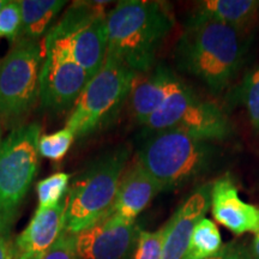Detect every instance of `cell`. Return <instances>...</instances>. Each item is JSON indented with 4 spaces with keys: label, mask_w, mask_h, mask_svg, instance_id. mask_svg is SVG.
<instances>
[{
    "label": "cell",
    "mask_w": 259,
    "mask_h": 259,
    "mask_svg": "<svg viewBox=\"0 0 259 259\" xmlns=\"http://www.w3.org/2000/svg\"><path fill=\"white\" fill-rule=\"evenodd\" d=\"M40 124L18 125L0 145V236L8 240L38 169Z\"/></svg>",
    "instance_id": "cell-5"
},
{
    "label": "cell",
    "mask_w": 259,
    "mask_h": 259,
    "mask_svg": "<svg viewBox=\"0 0 259 259\" xmlns=\"http://www.w3.org/2000/svg\"><path fill=\"white\" fill-rule=\"evenodd\" d=\"M21 25V4L16 0H6L5 5L0 10V38H8L14 44L17 42Z\"/></svg>",
    "instance_id": "cell-25"
},
{
    "label": "cell",
    "mask_w": 259,
    "mask_h": 259,
    "mask_svg": "<svg viewBox=\"0 0 259 259\" xmlns=\"http://www.w3.org/2000/svg\"><path fill=\"white\" fill-rule=\"evenodd\" d=\"M239 97L246 108L248 121L259 134V66L246 73L239 88Z\"/></svg>",
    "instance_id": "cell-22"
},
{
    "label": "cell",
    "mask_w": 259,
    "mask_h": 259,
    "mask_svg": "<svg viewBox=\"0 0 259 259\" xmlns=\"http://www.w3.org/2000/svg\"><path fill=\"white\" fill-rule=\"evenodd\" d=\"M105 3L74 2L66 9L56 25L51 27L45 35L41 47L45 53L58 41L69 38L92 23L99 16L106 14Z\"/></svg>",
    "instance_id": "cell-18"
},
{
    "label": "cell",
    "mask_w": 259,
    "mask_h": 259,
    "mask_svg": "<svg viewBox=\"0 0 259 259\" xmlns=\"http://www.w3.org/2000/svg\"><path fill=\"white\" fill-rule=\"evenodd\" d=\"M141 229L114 213L74 234L78 259H132Z\"/></svg>",
    "instance_id": "cell-10"
},
{
    "label": "cell",
    "mask_w": 259,
    "mask_h": 259,
    "mask_svg": "<svg viewBox=\"0 0 259 259\" xmlns=\"http://www.w3.org/2000/svg\"><path fill=\"white\" fill-rule=\"evenodd\" d=\"M136 74L120 60L108 54L102 69L79 95L66 127L77 138H84L114 121L128 100Z\"/></svg>",
    "instance_id": "cell-6"
},
{
    "label": "cell",
    "mask_w": 259,
    "mask_h": 259,
    "mask_svg": "<svg viewBox=\"0 0 259 259\" xmlns=\"http://www.w3.org/2000/svg\"><path fill=\"white\" fill-rule=\"evenodd\" d=\"M2 120H0V145H2V143H3V127H2Z\"/></svg>",
    "instance_id": "cell-30"
},
{
    "label": "cell",
    "mask_w": 259,
    "mask_h": 259,
    "mask_svg": "<svg viewBox=\"0 0 259 259\" xmlns=\"http://www.w3.org/2000/svg\"><path fill=\"white\" fill-rule=\"evenodd\" d=\"M42 259H78L74 245V234L64 232L51 251Z\"/></svg>",
    "instance_id": "cell-26"
},
{
    "label": "cell",
    "mask_w": 259,
    "mask_h": 259,
    "mask_svg": "<svg viewBox=\"0 0 259 259\" xmlns=\"http://www.w3.org/2000/svg\"><path fill=\"white\" fill-rule=\"evenodd\" d=\"M0 259H11V246L2 236H0Z\"/></svg>",
    "instance_id": "cell-28"
},
{
    "label": "cell",
    "mask_w": 259,
    "mask_h": 259,
    "mask_svg": "<svg viewBox=\"0 0 259 259\" xmlns=\"http://www.w3.org/2000/svg\"><path fill=\"white\" fill-rule=\"evenodd\" d=\"M194 15L219 22L245 32L259 16L258 0H203L197 3Z\"/></svg>",
    "instance_id": "cell-17"
},
{
    "label": "cell",
    "mask_w": 259,
    "mask_h": 259,
    "mask_svg": "<svg viewBox=\"0 0 259 259\" xmlns=\"http://www.w3.org/2000/svg\"><path fill=\"white\" fill-rule=\"evenodd\" d=\"M211 212L215 221L235 235L259 231V206L241 199L238 186L231 176L212 183Z\"/></svg>",
    "instance_id": "cell-13"
},
{
    "label": "cell",
    "mask_w": 259,
    "mask_h": 259,
    "mask_svg": "<svg viewBox=\"0 0 259 259\" xmlns=\"http://www.w3.org/2000/svg\"><path fill=\"white\" fill-rule=\"evenodd\" d=\"M218 150L203 141L176 130L148 135L136 160L157 181L162 191L186 185L212 167Z\"/></svg>",
    "instance_id": "cell-4"
},
{
    "label": "cell",
    "mask_w": 259,
    "mask_h": 259,
    "mask_svg": "<svg viewBox=\"0 0 259 259\" xmlns=\"http://www.w3.org/2000/svg\"><path fill=\"white\" fill-rule=\"evenodd\" d=\"M44 52L37 41L18 40L0 61V120L18 126L38 100Z\"/></svg>",
    "instance_id": "cell-8"
},
{
    "label": "cell",
    "mask_w": 259,
    "mask_h": 259,
    "mask_svg": "<svg viewBox=\"0 0 259 259\" xmlns=\"http://www.w3.org/2000/svg\"><path fill=\"white\" fill-rule=\"evenodd\" d=\"M130 154L126 144L109 149L74 178L66 197L65 232L77 234L111 215Z\"/></svg>",
    "instance_id": "cell-3"
},
{
    "label": "cell",
    "mask_w": 259,
    "mask_h": 259,
    "mask_svg": "<svg viewBox=\"0 0 259 259\" xmlns=\"http://www.w3.org/2000/svg\"><path fill=\"white\" fill-rule=\"evenodd\" d=\"M179 82L176 73L163 64H157L147 72L136 74L127 100L136 121L143 124L160 108Z\"/></svg>",
    "instance_id": "cell-14"
},
{
    "label": "cell",
    "mask_w": 259,
    "mask_h": 259,
    "mask_svg": "<svg viewBox=\"0 0 259 259\" xmlns=\"http://www.w3.org/2000/svg\"><path fill=\"white\" fill-rule=\"evenodd\" d=\"M106 16L103 14L69 38L61 40L74 61L92 79L102 69L108 56V35Z\"/></svg>",
    "instance_id": "cell-16"
},
{
    "label": "cell",
    "mask_w": 259,
    "mask_h": 259,
    "mask_svg": "<svg viewBox=\"0 0 259 259\" xmlns=\"http://www.w3.org/2000/svg\"><path fill=\"white\" fill-rule=\"evenodd\" d=\"M66 197L57 206L36 210L11 246V259H42L65 232Z\"/></svg>",
    "instance_id": "cell-12"
},
{
    "label": "cell",
    "mask_w": 259,
    "mask_h": 259,
    "mask_svg": "<svg viewBox=\"0 0 259 259\" xmlns=\"http://www.w3.org/2000/svg\"><path fill=\"white\" fill-rule=\"evenodd\" d=\"M222 246V236L219 227L211 220L204 218L194 228L184 259L209 258L218 253Z\"/></svg>",
    "instance_id": "cell-20"
},
{
    "label": "cell",
    "mask_w": 259,
    "mask_h": 259,
    "mask_svg": "<svg viewBox=\"0 0 259 259\" xmlns=\"http://www.w3.org/2000/svg\"><path fill=\"white\" fill-rule=\"evenodd\" d=\"M164 233H166L164 225L154 232L141 229L132 259H162Z\"/></svg>",
    "instance_id": "cell-24"
},
{
    "label": "cell",
    "mask_w": 259,
    "mask_h": 259,
    "mask_svg": "<svg viewBox=\"0 0 259 259\" xmlns=\"http://www.w3.org/2000/svg\"><path fill=\"white\" fill-rule=\"evenodd\" d=\"M160 192L162 189L157 181L135 158L122 174L112 213L126 221L136 222L139 213Z\"/></svg>",
    "instance_id": "cell-15"
},
{
    "label": "cell",
    "mask_w": 259,
    "mask_h": 259,
    "mask_svg": "<svg viewBox=\"0 0 259 259\" xmlns=\"http://www.w3.org/2000/svg\"><path fill=\"white\" fill-rule=\"evenodd\" d=\"M205 259H253L251 253L250 245L245 241L233 240L227 242L218 253Z\"/></svg>",
    "instance_id": "cell-27"
},
{
    "label": "cell",
    "mask_w": 259,
    "mask_h": 259,
    "mask_svg": "<svg viewBox=\"0 0 259 259\" xmlns=\"http://www.w3.org/2000/svg\"><path fill=\"white\" fill-rule=\"evenodd\" d=\"M142 125L148 135L176 130L208 142L223 141L232 134L225 112L215 103L200 99L181 80Z\"/></svg>",
    "instance_id": "cell-7"
},
{
    "label": "cell",
    "mask_w": 259,
    "mask_h": 259,
    "mask_svg": "<svg viewBox=\"0 0 259 259\" xmlns=\"http://www.w3.org/2000/svg\"><path fill=\"white\" fill-rule=\"evenodd\" d=\"M71 176L67 173H56L38 181L36 186L38 205L36 210H46L57 206L69 192Z\"/></svg>",
    "instance_id": "cell-21"
},
{
    "label": "cell",
    "mask_w": 259,
    "mask_h": 259,
    "mask_svg": "<svg viewBox=\"0 0 259 259\" xmlns=\"http://www.w3.org/2000/svg\"><path fill=\"white\" fill-rule=\"evenodd\" d=\"M212 183H205L194 189L178 206L164 227L162 259H184L197 223L205 218L211 208Z\"/></svg>",
    "instance_id": "cell-11"
},
{
    "label": "cell",
    "mask_w": 259,
    "mask_h": 259,
    "mask_svg": "<svg viewBox=\"0 0 259 259\" xmlns=\"http://www.w3.org/2000/svg\"><path fill=\"white\" fill-rule=\"evenodd\" d=\"M246 51L244 32L193 14L177 42L174 58L178 69L218 95L238 76Z\"/></svg>",
    "instance_id": "cell-1"
},
{
    "label": "cell",
    "mask_w": 259,
    "mask_h": 259,
    "mask_svg": "<svg viewBox=\"0 0 259 259\" xmlns=\"http://www.w3.org/2000/svg\"><path fill=\"white\" fill-rule=\"evenodd\" d=\"M90 80L74 61L63 41H58L44 56L38 79V101L42 108L63 113L72 108Z\"/></svg>",
    "instance_id": "cell-9"
},
{
    "label": "cell",
    "mask_w": 259,
    "mask_h": 259,
    "mask_svg": "<svg viewBox=\"0 0 259 259\" xmlns=\"http://www.w3.org/2000/svg\"><path fill=\"white\" fill-rule=\"evenodd\" d=\"M5 3H6V0H0V10L3 9V6L5 5Z\"/></svg>",
    "instance_id": "cell-31"
},
{
    "label": "cell",
    "mask_w": 259,
    "mask_h": 259,
    "mask_svg": "<svg viewBox=\"0 0 259 259\" xmlns=\"http://www.w3.org/2000/svg\"><path fill=\"white\" fill-rule=\"evenodd\" d=\"M250 248L253 259H259V231L254 234L253 240H252L250 245Z\"/></svg>",
    "instance_id": "cell-29"
},
{
    "label": "cell",
    "mask_w": 259,
    "mask_h": 259,
    "mask_svg": "<svg viewBox=\"0 0 259 259\" xmlns=\"http://www.w3.org/2000/svg\"><path fill=\"white\" fill-rule=\"evenodd\" d=\"M108 54L135 73L155 66L158 51L174 27L166 4L151 0H124L107 12Z\"/></svg>",
    "instance_id": "cell-2"
},
{
    "label": "cell",
    "mask_w": 259,
    "mask_h": 259,
    "mask_svg": "<svg viewBox=\"0 0 259 259\" xmlns=\"http://www.w3.org/2000/svg\"><path fill=\"white\" fill-rule=\"evenodd\" d=\"M22 25L18 40L37 41L45 37L51 24L66 5L64 0H19Z\"/></svg>",
    "instance_id": "cell-19"
},
{
    "label": "cell",
    "mask_w": 259,
    "mask_h": 259,
    "mask_svg": "<svg viewBox=\"0 0 259 259\" xmlns=\"http://www.w3.org/2000/svg\"><path fill=\"white\" fill-rule=\"evenodd\" d=\"M76 136L70 128H64L52 135L41 136L38 139V154L40 156L52 161H60L67 154Z\"/></svg>",
    "instance_id": "cell-23"
}]
</instances>
